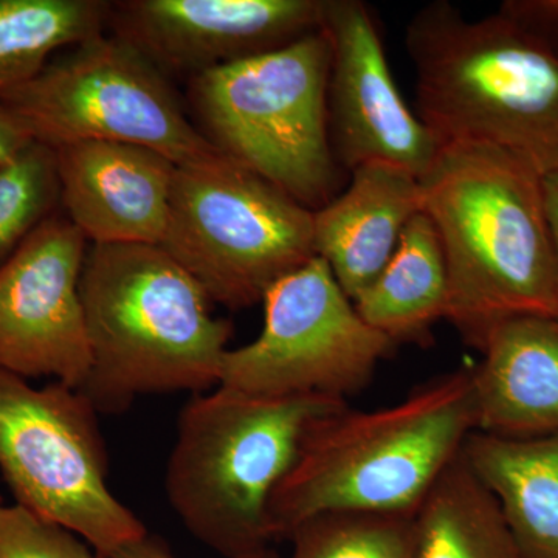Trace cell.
Returning a JSON list of instances; mask_svg holds the SVG:
<instances>
[{"instance_id":"cell-4","label":"cell","mask_w":558,"mask_h":558,"mask_svg":"<svg viewBox=\"0 0 558 558\" xmlns=\"http://www.w3.org/2000/svg\"><path fill=\"white\" fill-rule=\"evenodd\" d=\"M405 46L417 116L446 145L505 150L558 171V57L509 14L469 20L446 0L414 14Z\"/></svg>"},{"instance_id":"cell-5","label":"cell","mask_w":558,"mask_h":558,"mask_svg":"<svg viewBox=\"0 0 558 558\" xmlns=\"http://www.w3.org/2000/svg\"><path fill=\"white\" fill-rule=\"evenodd\" d=\"M348 405L323 396L264 398L218 387L179 416L165 488L186 531L227 558L275 542L270 501L315 422Z\"/></svg>"},{"instance_id":"cell-13","label":"cell","mask_w":558,"mask_h":558,"mask_svg":"<svg viewBox=\"0 0 558 558\" xmlns=\"http://www.w3.org/2000/svg\"><path fill=\"white\" fill-rule=\"evenodd\" d=\"M328 0H124L110 2V35L161 73L199 76L323 31Z\"/></svg>"},{"instance_id":"cell-24","label":"cell","mask_w":558,"mask_h":558,"mask_svg":"<svg viewBox=\"0 0 558 558\" xmlns=\"http://www.w3.org/2000/svg\"><path fill=\"white\" fill-rule=\"evenodd\" d=\"M499 10L535 33L558 57V0H508Z\"/></svg>"},{"instance_id":"cell-7","label":"cell","mask_w":558,"mask_h":558,"mask_svg":"<svg viewBox=\"0 0 558 558\" xmlns=\"http://www.w3.org/2000/svg\"><path fill=\"white\" fill-rule=\"evenodd\" d=\"M160 247L230 311L314 259V211L227 157L178 167Z\"/></svg>"},{"instance_id":"cell-2","label":"cell","mask_w":558,"mask_h":558,"mask_svg":"<svg viewBox=\"0 0 558 558\" xmlns=\"http://www.w3.org/2000/svg\"><path fill=\"white\" fill-rule=\"evenodd\" d=\"M80 292L90 351L80 391L98 413L219 387L233 326L160 245L89 244Z\"/></svg>"},{"instance_id":"cell-8","label":"cell","mask_w":558,"mask_h":558,"mask_svg":"<svg viewBox=\"0 0 558 558\" xmlns=\"http://www.w3.org/2000/svg\"><path fill=\"white\" fill-rule=\"evenodd\" d=\"M98 414L78 388L0 368V473L16 505L112 558L149 534L110 490Z\"/></svg>"},{"instance_id":"cell-23","label":"cell","mask_w":558,"mask_h":558,"mask_svg":"<svg viewBox=\"0 0 558 558\" xmlns=\"http://www.w3.org/2000/svg\"><path fill=\"white\" fill-rule=\"evenodd\" d=\"M0 558H102L60 524L20 505H0Z\"/></svg>"},{"instance_id":"cell-1","label":"cell","mask_w":558,"mask_h":558,"mask_svg":"<svg viewBox=\"0 0 558 558\" xmlns=\"http://www.w3.org/2000/svg\"><path fill=\"white\" fill-rule=\"evenodd\" d=\"M421 180L438 231L447 322L469 347L521 315L558 317V274L543 175L505 150L446 145Z\"/></svg>"},{"instance_id":"cell-9","label":"cell","mask_w":558,"mask_h":558,"mask_svg":"<svg viewBox=\"0 0 558 558\" xmlns=\"http://www.w3.org/2000/svg\"><path fill=\"white\" fill-rule=\"evenodd\" d=\"M0 101L51 149L101 140L157 150L178 167L222 157L197 130L171 80L106 33L53 58Z\"/></svg>"},{"instance_id":"cell-17","label":"cell","mask_w":558,"mask_h":558,"mask_svg":"<svg viewBox=\"0 0 558 558\" xmlns=\"http://www.w3.org/2000/svg\"><path fill=\"white\" fill-rule=\"evenodd\" d=\"M497 499L524 558H558V432L502 438L473 432L462 447Z\"/></svg>"},{"instance_id":"cell-14","label":"cell","mask_w":558,"mask_h":558,"mask_svg":"<svg viewBox=\"0 0 558 558\" xmlns=\"http://www.w3.org/2000/svg\"><path fill=\"white\" fill-rule=\"evenodd\" d=\"M53 150L62 213L87 242H163L178 171L174 161L143 146L101 140Z\"/></svg>"},{"instance_id":"cell-28","label":"cell","mask_w":558,"mask_h":558,"mask_svg":"<svg viewBox=\"0 0 558 558\" xmlns=\"http://www.w3.org/2000/svg\"><path fill=\"white\" fill-rule=\"evenodd\" d=\"M2 502H3V499H2V497H0V505H2Z\"/></svg>"},{"instance_id":"cell-11","label":"cell","mask_w":558,"mask_h":558,"mask_svg":"<svg viewBox=\"0 0 558 558\" xmlns=\"http://www.w3.org/2000/svg\"><path fill=\"white\" fill-rule=\"evenodd\" d=\"M87 250L58 211L0 266V368L83 387L90 369L80 292Z\"/></svg>"},{"instance_id":"cell-25","label":"cell","mask_w":558,"mask_h":558,"mask_svg":"<svg viewBox=\"0 0 558 558\" xmlns=\"http://www.w3.org/2000/svg\"><path fill=\"white\" fill-rule=\"evenodd\" d=\"M35 142L24 123L0 101V171L20 159Z\"/></svg>"},{"instance_id":"cell-20","label":"cell","mask_w":558,"mask_h":558,"mask_svg":"<svg viewBox=\"0 0 558 558\" xmlns=\"http://www.w3.org/2000/svg\"><path fill=\"white\" fill-rule=\"evenodd\" d=\"M110 2L0 0V97L27 83L60 50L108 28Z\"/></svg>"},{"instance_id":"cell-15","label":"cell","mask_w":558,"mask_h":558,"mask_svg":"<svg viewBox=\"0 0 558 558\" xmlns=\"http://www.w3.org/2000/svg\"><path fill=\"white\" fill-rule=\"evenodd\" d=\"M349 172L348 189L314 211V248L354 303L422 211V190L416 175L391 165H360Z\"/></svg>"},{"instance_id":"cell-21","label":"cell","mask_w":558,"mask_h":558,"mask_svg":"<svg viewBox=\"0 0 558 558\" xmlns=\"http://www.w3.org/2000/svg\"><path fill=\"white\" fill-rule=\"evenodd\" d=\"M290 558H414V515L328 512L303 521L289 535Z\"/></svg>"},{"instance_id":"cell-26","label":"cell","mask_w":558,"mask_h":558,"mask_svg":"<svg viewBox=\"0 0 558 558\" xmlns=\"http://www.w3.org/2000/svg\"><path fill=\"white\" fill-rule=\"evenodd\" d=\"M112 558H175L170 553V549L160 542V539L150 537H145L140 539V542L134 543V545L128 546V548L121 549L120 553H117ZM236 558H279L277 553L274 550L266 549L260 550V553L248 554V556H242Z\"/></svg>"},{"instance_id":"cell-10","label":"cell","mask_w":558,"mask_h":558,"mask_svg":"<svg viewBox=\"0 0 558 558\" xmlns=\"http://www.w3.org/2000/svg\"><path fill=\"white\" fill-rule=\"evenodd\" d=\"M264 325L229 349L219 387L264 398L347 400L373 380L396 344L360 317L318 256L278 281L263 299Z\"/></svg>"},{"instance_id":"cell-27","label":"cell","mask_w":558,"mask_h":558,"mask_svg":"<svg viewBox=\"0 0 558 558\" xmlns=\"http://www.w3.org/2000/svg\"><path fill=\"white\" fill-rule=\"evenodd\" d=\"M543 189H545L546 211H548L558 274V171L543 178Z\"/></svg>"},{"instance_id":"cell-16","label":"cell","mask_w":558,"mask_h":558,"mask_svg":"<svg viewBox=\"0 0 558 558\" xmlns=\"http://www.w3.org/2000/svg\"><path fill=\"white\" fill-rule=\"evenodd\" d=\"M472 368L476 432L534 438L558 432V317L501 323Z\"/></svg>"},{"instance_id":"cell-18","label":"cell","mask_w":558,"mask_h":558,"mask_svg":"<svg viewBox=\"0 0 558 558\" xmlns=\"http://www.w3.org/2000/svg\"><path fill=\"white\" fill-rule=\"evenodd\" d=\"M360 317L398 347L425 344L449 312V275L439 234L422 209L407 223L376 281L354 301Z\"/></svg>"},{"instance_id":"cell-3","label":"cell","mask_w":558,"mask_h":558,"mask_svg":"<svg viewBox=\"0 0 558 558\" xmlns=\"http://www.w3.org/2000/svg\"><path fill=\"white\" fill-rule=\"evenodd\" d=\"M473 432L472 368L442 374L387 409L326 414L271 497L275 538L319 513L414 515Z\"/></svg>"},{"instance_id":"cell-12","label":"cell","mask_w":558,"mask_h":558,"mask_svg":"<svg viewBox=\"0 0 558 558\" xmlns=\"http://www.w3.org/2000/svg\"><path fill=\"white\" fill-rule=\"evenodd\" d=\"M330 142L341 167L385 163L424 178L442 143L403 100L373 11L362 0H328Z\"/></svg>"},{"instance_id":"cell-19","label":"cell","mask_w":558,"mask_h":558,"mask_svg":"<svg viewBox=\"0 0 558 558\" xmlns=\"http://www.w3.org/2000/svg\"><path fill=\"white\" fill-rule=\"evenodd\" d=\"M414 558H524L492 492L461 454L414 513Z\"/></svg>"},{"instance_id":"cell-6","label":"cell","mask_w":558,"mask_h":558,"mask_svg":"<svg viewBox=\"0 0 558 558\" xmlns=\"http://www.w3.org/2000/svg\"><path fill=\"white\" fill-rule=\"evenodd\" d=\"M329 72L323 28L191 78V119L223 157L317 211L337 196L340 180L329 132Z\"/></svg>"},{"instance_id":"cell-22","label":"cell","mask_w":558,"mask_h":558,"mask_svg":"<svg viewBox=\"0 0 558 558\" xmlns=\"http://www.w3.org/2000/svg\"><path fill=\"white\" fill-rule=\"evenodd\" d=\"M60 207L54 150L33 143L0 171V266Z\"/></svg>"}]
</instances>
